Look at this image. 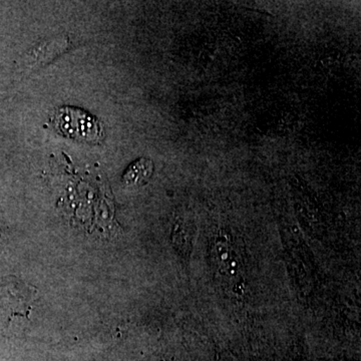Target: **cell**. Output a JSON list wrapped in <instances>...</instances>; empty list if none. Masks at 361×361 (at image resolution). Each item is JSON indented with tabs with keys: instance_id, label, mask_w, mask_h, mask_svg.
I'll list each match as a JSON object with an SVG mask.
<instances>
[{
	"instance_id": "obj_1",
	"label": "cell",
	"mask_w": 361,
	"mask_h": 361,
	"mask_svg": "<svg viewBox=\"0 0 361 361\" xmlns=\"http://www.w3.org/2000/svg\"><path fill=\"white\" fill-rule=\"evenodd\" d=\"M52 126L61 135L78 142L97 144L104 137L103 127L94 116L77 108H61L56 111Z\"/></svg>"
},
{
	"instance_id": "obj_2",
	"label": "cell",
	"mask_w": 361,
	"mask_h": 361,
	"mask_svg": "<svg viewBox=\"0 0 361 361\" xmlns=\"http://www.w3.org/2000/svg\"><path fill=\"white\" fill-rule=\"evenodd\" d=\"M154 170H155V166L149 159H137L134 163L130 164V167L123 174V184L129 187L144 186L151 179Z\"/></svg>"
},
{
	"instance_id": "obj_3",
	"label": "cell",
	"mask_w": 361,
	"mask_h": 361,
	"mask_svg": "<svg viewBox=\"0 0 361 361\" xmlns=\"http://www.w3.org/2000/svg\"><path fill=\"white\" fill-rule=\"evenodd\" d=\"M68 45V40L66 37H59L49 40L44 44L37 45L32 49V68L44 66L49 63L52 59L58 56L61 51H65Z\"/></svg>"
}]
</instances>
